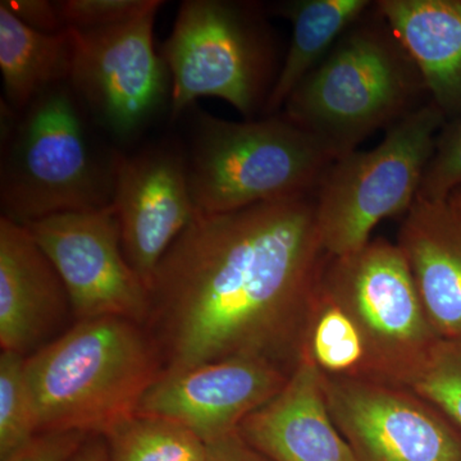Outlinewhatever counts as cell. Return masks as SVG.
<instances>
[{
	"label": "cell",
	"instance_id": "cell-1",
	"mask_svg": "<svg viewBox=\"0 0 461 461\" xmlns=\"http://www.w3.org/2000/svg\"><path fill=\"white\" fill-rule=\"evenodd\" d=\"M315 193L196 214L158 263L147 330L165 372L259 359L290 375L329 260Z\"/></svg>",
	"mask_w": 461,
	"mask_h": 461
},
{
	"label": "cell",
	"instance_id": "cell-2",
	"mask_svg": "<svg viewBox=\"0 0 461 461\" xmlns=\"http://www.w3.org/2000/svg\"><path fill=\"white\" fill-rule=\"evenodd\" d=\"M122 153L99 131L68 83L44 91L21 112L2 104V217L29 224L108 208Z\"/></svg>",
	"mask_w": 461,
	"mask_h": 461
},
{
	"label": "cell",
	"instance_id": "cell-3",
	"mask_svg": "<svg viewBox=\"0 0 461 461\" xmlns=\"http://www.w3.org/2000/svg\"><path fill=\"white\" fill-rule=\"evenodd\" d=\"M41 432L108 436L138 414L165 372L147 327L124 318L75 321L26 357Z\"/></svg>",
	"mask_w": 461,
	"mask_h": 461
},
{
	"label": "cell",
	"instance_id": "cell-4",
	"mask_svg": "<svg viewBox=\"0 0 461 461\" xmlns=\"http://www.w3.org/2000/svg\"><path fill=\"white\" fill-rule=\"evenodd\" d=\"M426 96L420 68L373 3L297 85L282 113L341 158L427 104Z\"/></svg>",
	"mask_w": 461,
	"mask_h": 461
},
{
	"label": "cell",
	"instance_id": "cell-5",
	"mask_svg": "<svg viewBox=\"0 0 461 461\" xmlns=\"http://www.w3.org/2000/svg\"><path fill=\"white\" fill-rule=\"evenodd\" d=\"M182 147L196 214L315 193L339 159L284 113L233 122L199 112Z\"/></svg>",
	"mask_w": 461,
	"mask_h": 461
},
{
	"label": "cell",
	"instance_id": "cell-6",
	"mask_svg": "<svg viewBox=\"0 0 461 461\" xmlns=\"http://www.w3.org/2000/svg\"><path fill=\"white\" fill-rule=\"evenodd\" d=\"M266 5L230 0H185L160 56L171 77L169 120L200 98L226 100L251 120L275 86L277 51Z\"/></svg>",
	"mask_w": 461,
	"mask_h": 461
},
{
	"label": "cell",
	"instance_id": "cell-7",
	"mask_svg": "<svg viewBox=\"0 0 461 461\" xmlns=\"http://www.w3.org/2000/svg\"><path fill=\"white\" fill-rule=\"evenodd\" d=\"M446 121L429 100L388 129L377 147L357 149L330 166L315 191L318 230L329 256L360 250L382 220L408 214Z\"/></svg>",
	"mask_w": 461,
	"mask_h": 461
},
{
	"label": "cell",
	"instance_id": "cell-8",
	"mask_svg": "<svg viewBox=\"0 0 461 461\" xmlns=\"http://www.w3.org/2000/svg\"><path fill=\"white\" fill-rule=\"evenodd\" d=\"M321 285L359 330L379 382L408 386L439 338L397 244L378 238L330 256Z\"/></svg>",
	"mask_w": 461,
	"mask_h": 461
},
{
	"label": "cell",
	"instance_id": "cell-9",
	"mask_svg": "<svg viewBox=\"0 0 461 461\" xmlns=\"http://www.w3.org/2000/svg\"><path fill=\"white\" fill-rule=\"evenodd\" d=\"M159 9L108 29H69L75 39L69 86L115 148L140 139L166 111L169 115L171 77L154 48Z\"/></svg>",
	"mask_w": 461,
	"mask_h": 461
},
{
	"label": "cell",
	"instance_id": "cell-10",
	"mask_svg": "<svg viewBox=\"0 0 461 461\" xmlns=\"http://www.w3.org/2000/svg\"><path fill=\"white\" fill-rule=\"evenodd\" d=\"M23 226L59 273L75 321L117 317L147 326L150 293L124 256L112 205Z\"/></svg>",
	"mask_w": 461,
	"mask_h": 461
},
{
	"label": "cell",
	"instance_id": "cell-11",
	"mask_svg": "<svg viewBox=\"0 0 461 461\" xmlns=\"http://www.w3.org/2000/svg\"><path fill=\"white\" fill-rule=\"evenodd\" d=\"M321 377L357 461H461V429L411 388Z\"/></svg>",
	"mask_w": 461,
	"mask_h": 461
},
{
	"label": "cell",
	"instance_id": "cell-12",
	"mask_svg": "<svg viewBox=\"0 0 461 461\" xmlns=\"http://www.w3.org/2000/svg\"><path fill=\"white\" fill-rule=\"evenodd\" d=\"M124 256L150 288L166 251L195 218L184 147L163 141L118 163L113 202Z\"/></svg>",
	"mask_w": 461,
	"mask_h": 461
},
{
	"label": "cell",
	"instance_id": "cell-13",
	"mask_svg": "<svg viewBox=\"0 0 461 461\" xmlns=\"http://www.w3.org/2000/svg\"><path fill=\"white\" fill-rule=\"evenodd\" d=\"M290 375L275 364L247 357L163 373L138 415L176 421L208 444L238 430L286 386Z\"/></svg>",
	"mask_w": 461,
	"mask_h": 461
},
{
	"label": "cell",
	"instance_id": "cell-14",
	"mask_svg": "<svg viewBox=\"0 0 461 461\" xmlns=\"http://www.w3.org/2000/svg\"><path fill=\"white\" fill-rule=\"evenodd\" d=\"M71 300L59 273L23 224L0 218V346L29 357L59 338Z\"/></svg>",
	"mask_w": 461,
	"mask_h": 461
},
{
	"label": "cell",
	"instance_id": "cell-15",
	"mask_svg": "<svg viewBox=\"0 0 461 461\" xmlns=\"http://www.w3.org/2000/svg\"><path fill=\"white\" fill-rule=\"evenodd\" d=\"M239 432L273 461H357L330 417L321 373L304 357L286 386L251 412Z\"/></svg>",
	"mask_w": 461,
	"mask_h": 461
},
{
	"label": "cell",
	"instance_id": "cell-16",
	"mask_svg": "<svg viewBox=\"0 0 461 461\" xmlns=\"http://www.w3.org/2000/svg\"><path fill=\"white\" fill-rule=\"evenodd\" d=\"M421 305L439 339H461V204L417 200L397 236Z\"/></svg>",
	"mask_w": 461,
	"mask_h": 461
},
{
	"label": "cell",
	"instance_id": "cell-17",
	"mask_svg": "<svg viewBox=\"0 0 461 461\" xmlns=\"http://www.w3.org/2000/svg\"><path fill=\"white\" fill-rule=\"evenodd\" d=\"M446 120L461 115V0H378Z\"/></svg>",
	"mask_w": 461,
	"mask_h": 461
},
{
	"label": "cell",
	"instance_id": "cell-18",
	"mask_svg": "<svg viewBox=\"0 0 461 461\" xmlns=\"http://www.w3.org/2000/svg\"><path fill=\"white\" fill-rule=\"evenodd\" d=\"M74 57L71 30L59 33L35 32L0 5L2 100L12 111H23L44 91L68 83Z\"/></svg>",
	"mask_w": 461,
	"mask_h": 461
},
{
	"label": "cell",
	"instance_id": "cell-19",
	"mask_svg": "<svg viewBox=\"0 0 461 461\" xmlns=\"http://www.w3.org/2000/svg\"><path fill=\"white\" fill-rule=\"evenodd\" d=\"M372 5L369 0H288L267 7L290 21L293 36L264 115L280 112L297 85L320 65L342 33Z\"/></svg>",
	"mask_w": 461,
	"mask_h": 461
},
{
	"label": "cell",
	"instance_id": "cell-20",
	"mask_svg": "<svg viewBox=\"0 0 461 461\" xmlns=\"http://www.w3.org/2000/svg\"><path fill=\"white\" fill-rule=\"evenodd\" d=\"M303 357L311 360L323 377L379 382L359 330L324 291L321 280L306 321Z\"/></svg>",
	"mask_w": 461,
	"mask_h": 461
},
{
	"label": "cell",
	"instance_id": "cell-21",
	"mask_svg": "<svg viewBox=\"0 0 461 461\" xmlns=\"http://www.w3.org/2000/svg\"><path fill=\"white\" fill-rule=\"evenodd\" d=\"M109 461H205V444L186 427L138 415L103 437Z\"/></svg>",
	"mask_w": 461,
	"mask_h": 461
},
{
	"label": "cell",
	"instance_id": "cell-22",
	"mask_svg": "<svg viewBox=\"0 0 461 461\" xmlns=\"http://www.w3.org/2000/svg\"><path fill=\"white\" fill-rule=\"evenodd\" d=\"M41 433V415L29 375L26 357L0 354V459Z\"/></svg>",
	"mask_w": 461,
	"mask_h": 461
},
{
	"label": "cell",
	"instance_id": "cell-23",
	"mask_svg": "<svg viewBox=\"0 0 461 461\" xmlns=\"http://www.w3.org/2000/svg\"><path fill=\"white\" fill-rule=\"evenodd\" d=\"M406 387L432 402L461 429V339H439Z\"/></svg>",
	"mask_w": 461,
	"mask_h": 461
},
{
	"label": "cell",
	"instance_id": "cell-24",
	"mask_svg": "<svg viewBox=\"0 0 461 461\" xmlns=\"http://www.w3.org/2000/svg\"><path fill=\"white\" fill-rule=\"evenodd\" d=\"M461 189V115L446 121L421 178L417 200L441 202ZM415 200V202H417Z\"/></svg>",
	"mask_w": 461,
	"mask_h": 461
},
{
	"label": "cell",
	"instance_id": "cell-25",
	"mask_svg": "<svg viewBox=\"0 0 461 461\" xmlns=\"http://www.w3.org/2000/svg\"><path fill=\"white\" fill-rule=\"evenodd\" d=\"M57 3L66 29L78 32L122 25L165 5L159 0H65Z\"/></svg>",
	"mask_w": 461,
	"mask_h": 461
},
{
	"label": "cell",
	"instance_id": "cell-26",
	"mask_svg": "<svg viewBox=\"0 0 461 461\" xmlns=\"http://www.w3.org/2000/svg\"><path fill=\"white\" fill-rule=\"evenodd\" d=\"M87 437L80 432H41L0 461H72Z\"/></svg>",
	"mask_w": 461,
	"mask_h": 461
},
{
	"label": "cell",
	"instance_id": "cell-27",
	"mask_svg": "<svg viewBox=\"0 0 461 461\" xmlns=\"http://www.w3.org/2000/svg\"><path fill=\"white\" fill-rule=\"evenodd\" d=\"M5 5L30 29L41 33H59L66 26L57 2L50 0H2Z\"/></svg>",
	"mask_w": 461,
	"mask_h": 461
},
{
	"label": "cell",
	"instance_id": "cell-28",
	"mask_svg": "<svg viewBox=\"0 0 461 461\" xmlns=\"http://www.w3.org/2000/svg\"><path fill=\"white\" fill-rule=\"evenodd\" d=\"M205 461H273L247 439L239 429L205 444Z\"/></svg>",
	"mask_w": 461,
	"mask_h": 461
},
{
	"label": "cell",
	"instance_id": "cell-29",
	"mask_svg": "<svg viewBox=\"0 0 461 461\" xmlns=\"http://www.w3.org/2000/svg\"><path fill=\"white\" fill-rule=\"evenodd\" d=\"M72 461H109L105 439L100 436L87 437Z\"/></svg>",
	"mask_w": 461,
	"mask_h": 461
},
{
	"label": "cell",
	"instance_id": "cell-30",
	"mask_svg": "<svg viewBox=\"0 0 461 461\" xmlns=\"http://www.w3.org/2000/svg\"><path fill=\"white\" fill-rule=\"evenodd\" d=\"M453 194H455V195H456V198H457V200H459V203L461 204V189L455 191V193H453Z\"/></svg>",
	"mask_w": 461,
	"mask_h": 461
}]
</instances>
